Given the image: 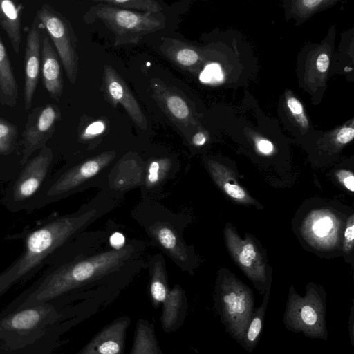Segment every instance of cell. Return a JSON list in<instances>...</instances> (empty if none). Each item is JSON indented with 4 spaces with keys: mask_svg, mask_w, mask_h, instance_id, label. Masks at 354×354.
I'll use <instances>...</instances> for the list:
<instances>
[{
    "mask_svg": "<svg viewBox=\"0 0 354 354\" xmlns=\"http://www.w3.org/2000/svg\"><path fill=\"white\" fill-rule=\"evenodd\" d=\"M140 241H131L120 250H108L77 257L48 274L10 302L0 313L23 309L75 293L76 290L124 274L142 261Z\"/></svg>",
    "mask_w": 354,
    "mask_h": 354,
    "instance_id": "1",
    "label": "cell"
},
{
    "mask_svg": "<svg viewBox=\"0 0 354 354\" xmlns=\"http://www.w3.org/2000/svg\"><path fill=\"white\" fill-rule=\"evenodd\" d=\"M72 295L0 313V354H51L75 318Z\"/></svg>",
    "mask_w": 354,
    "mask_h": 354,
    "instance_id": "2",
    "label": "cell"
},
{
    "mask_svg": "<svg viewBox=\"0 0 354 354\" xmlns=\"http://www.w3.org/2000/svg\"><path fill=\"white\" fill-rule=\"evenodd\" d=\"M102 210V207H86L32 232L26 239L23 254L0 273V296L26 278L48 255L95 220Z\"/></svg>",
    "mask_w": 354,
    "mask_h": 354,
    "instance_id": "3",
    "label": "cell"
},
{
    "mask_svg": "<svg viewBox=\"0 0 354 354\" xmlns=\"http://www.w3.org/2000/svg\"><path fill=\"white\" fill-rule=\"evenodd\" d=\"M95 1L83 19L86 23L101 21L114 34V46L136 44L145 35L165 27V17L161 12H140Z\"/></svg>",
    "mask_w": 354,
    "mask_h": 354,
    "instance_id": "4",
    "label": "cell"
},
{
    "mask_svg": "<svg viewBox=\"0 0 354 354\" xmlns=\"http://www.w3.org/2000/svg\"><path fill=\"white\" fill-rule=\"evenodd\" d=\"M213 299L225 332L240 344L254 308L251 289L234 276L224 273L216 283Z\"/></svg>",
    "mask_w": 354,
    "mask_h": 354,
    "instance_id": "5",
    "label": "cell"
},
{
    "mask_svg": "<svg viewBox=\"0 0 354 354\" xmlns=\"http://www.w3.org/2000/svg\"><path fill=\"white\" fill-rule=\"evenodd\" d=\"M283 322L290 332L302 333L310 339L327 341L326 294L324 289L308 283L304 296L301 297L291 286Z\"/></svg>",
    "mask_w": 354,
    "mask_h": 354,
    "instance_id": "6",
    "label": "cell"
},
{
    "mask_svg": "<svg viewBox=\"0 0 354 354\" xmlns=\"http://www.w3.org/2000/svg\"><path fill=\"white\" fill-rule=\"evenodd\" d=\"M35 18L39 28L44 29L53 41L68 80L75 84L79 57L77 37L70 21L49 3L41 6Z\"/></svg>",
    "mask_w": 354,
    "mask_h": 354,
    "instance_id": "7",
    "label": "cell"
},
{
    "mask_svg": "<svg viewBox=\"0 0 354 354\" xmlns=\"http://www.w3.org/2000/svg\"><path fill=\"white\" fill-rule=\"evenodd\" d=\"M60 119V109L53 104L36 107L28 115L22 133L21 165H25L35 151L46 146V142L55 133L56 124Z\"/></svg>",
    "mask_w": 354,
    "mask_h": 354,
    "instance_id": "8",
    "label": "cell"
},
{
    "mask_svg": "<svg viewBox=\"0 0 354 354\" xmlns=\"http://www.w3.org/2000/svg\"><path fill=\"white\" fill-rule=\"evenodd\" d=\"M224 233L226 245L234 260L260 293L264 295L270 284L265 263L257 248L250 239H241L230 225H226Z\"/></svg>",
    "mask_w": 354,
    "mask_h": 354,
    "instance_id": "9",
    "label": "cell"
},
{
    "mask_svg": "<svg viewBox=\"0 0 354 354\" xmlns=\"http://www.w3.org/2000/svg\"><path fill=\"white\" fill-rule=\"evenodd\" d=\"M151 95L158 106L185 136L197 126L191 105L178 89L159 78L150 82Z\"/></svg>",
    "mask_w": 354,
    "mask_h": 354,
    "instance_id": "10",
    "label": "cell"
},
{
    "mask_svg": "<svg viewBox=\"0 0 354 354\" xmlns=\"http://www.w3.org/2000/svg\"><path fill=\"white\" fill-rule=\"evenodd\" d=\"M102 91L114 107L122 105L133 122L141 129H147V120L137 100L125 81L110 65L105 64L102 75Z\"/></svg>",
    "mask_w": 354,
    "mask_h": 354,
    "instance_id": "11",
    "label": "cell"
},
{
    "mask_svg": "<svg viewBox=\"0 0 354 354\" xmlns=\"http://www.w3.org/2000/svg\"><path fill=\"white\" fill-rule=\"evenodd\" d=\"M114 151H107L86 160L65 172L48 189L47 196L62 194L93 178L115 158Z\"/></svg>",
    "mask_w": 354,
    "mask_h": 354,
    "instance_id": "12",
    "label": "cell"
},
{
    "mask_svg": "<svg viewBox=\"0 0 354 354\" xmlns=\"http://www.w3.org/2000/svg\"><path fill=\"white\" fill-rule=\"evenodd\" d=\"M131 321L119 317L101 328L76 354H125L127 329Z\"/></svg>",
    "mask_w": 354,
    "mask_h": 354,
    "instance_id": "13",
    "label": "cell"
},
{
    "mask_svg": "<svg viewBox=\"0 0 354 354\" xmlns=\"http://www.w3.org/2000/svg\"><path fill=\"white\" fill-rule=\"evenodd\" d=\"M53 158L52 149L45 146L35 157L25 164L13 188L15 201H24L37 191L47 174Z\"/></svg>",
    "mask_w": 354,
    "mask_h": 354,
    "instance_id": "14",
    "label": "cell"
},
{
    "mask_svg": "<svg viewBox=\"0 0 354 354\" xmlns=\"http://www.w3.org/2000/svg\"><path fill=\"white\" fill-rule=\"evenodd\" d=\"M36 18L32 21L26 37L25 48V79L24 100L26 111L32 106L40 73V31Z\"/></svg>",
    "mask_w": 354,
    "mask_h": 354,
    "instance_id": "15",
    "label": "cell"
},
{
    "mask_svg": "<svg viewBox=\"0 0 354 354\" xmlns=\"http://www.w3.org/2000/svg\"><path fill=\"white\" fill-rule=\"evenodd\" d=\"M41 57L44 86L50 96L59 101L64 90L62 69L57 55L46 35L42 39Z\"/></svg>",
    "mask_w": 354,
    "mask_h": 354,
    "instance_id": "16",
    "label": "cell"
},
{
    "mask_svg": "<svg viewBox=\"0 0 354 354\" xmlns=\"http://www.w3.org/2000/svg\"><path fill=\"white\" fill-rule=\"evenodd\" d=\"M188 309L185 292L179 285L169 291L166 300L162 304L160 318L161 326L166 333L178 330L185 322Z\"/></svg>",
    "mask_w": 354,
    "mask_h": 354,
    "instance_id": "17",
    "label": "cell"
},
{
    "mask_svg": "<svg viewBox=\"0 0 354 354\" xmlns=\"http://www.w3.org/2000/svg\"><path fill=\"white\" fill-rule=\"evenodd\" d=\"M160 50L176 66L193 71L201 61V55L194 46L177 39L161 37Z\"/></svg>",
    "mask_w": 354,
    "mask_h": 354,
    "instance_id": "18",
    "label": "cell"
},
{
    "mask_svg": "<svg viewBox=\"0 0 354 354\" xmlns=\"http://www.w3.org/2000/svg\"><path fill=\"white\" fill-rule=\"evenodd\" d=\"M208 169L216 184L232 200L243 204H253L254 200L238 183L232 171L223 165L208 161Z\"/></svg>",
    "mask_w": 354,
    "mask_h": 354,
    "instance_id": "19",
    "label": "cell"
},
{
    "mask_svg": "<svg viewBox=\"0 0 354 354\" xmlns=\"http://www.w3.org/2000/svg\"><path fill=\"white\" fill-rule=\"evenodd\" d=\"M23 8V5L18 2L0 0V26L16 53H19L21 42V15Z\"/></svg>",
    "mask_w": 354,
    "mask_h": 354,
    "instance_id": "20",
    "label": "cell"
},
{
    "mask_svg": "<svg viewBox=\"0 0 354 354\" xmlns=\"http://www.w3.org/2000/svg\"><path fill=\"white\" fill-rule=\"evenodd\" d=\"M18 85L6 51L0 36V99L1 104L9 107L17 105Z\"/></svg>",
    "mask_w": 354,
    "mask_h": 354,
    "instance_id": "21",
    "label": "cell"
},
{
    "mask_svg": "<svg viewBox=\"0 0 354 354\" xmlns=\"http://www.w3.org/2000/svg\"><path fill=\"white\" fill-rule=\"evenodd\" d=\"M129 354H163L153 323L143 318L137 321L133 345Z\"/></svg>",
    "mask_w": 354,
    "mask_h": 354,
    "instance_id": "22",
    "label": "cell"
},
{
    "mask_svg": "<svg viewBox=\"0 0 354 354\" xmlns=\"http://www.w3.org/2000/svg\"><path fill=\"white\" fill-rule=\"evenodd\" d=\"M150 230L158 244L178 262L184 263L187 259L185 246L169 224L158 222L151 226Z\"/></svg>",
    "mask_w": 354,
    "mask_h": 354,
    "instance_id": "23",
    "label": "cell"
},
{
    "mask_svg": "<svg viewBox=\"0 0 354 354\" xmlns=\"http://www.w3.org/2000/svg\"><path fill=\"white\" fill-rule=\"evenodd\" d=\"M270 290V286L268 287L265 292L262 304L259 307L254 308L250 321L240 344L249 353L253 351L260 339L269 300Z\"/></svg>",
    "mask_w": 354,
    "mask_h": 354,
    "instance_id": "24",
    "label": "cell"
},
{
    "mask_svg": "<svg viewBox=\"0 0 354 354\" xmlns=\"http://www.w3.org/2000/svg\"><path fill=\"white\" fill-rule=\"evenodd\" d=\"M170 289L162 258L154 263L151 274L149 294L154 308H158L166 300Z\"/></svg>",
    "mask_w": 354,
    "mask_h": 354,
    "instance_id": "25",
    "label": "cell"
},
{
    "mask_svg": "<svg viewBox=\"0 0 354 354\" xmlns=\"http://www.w3.org/2000/svg\"><path fill=\"white\" fill-rule=\"evenodd\" d=\"M311 221L309 224V233L311 238L318 243H326V240L331 238L335 233V218L332 214L326 212L319 211L315 212L310 216Z\"/></svg>",
    "mask_w": 354,
    "mask_h": 354,
    "instance_id": "26",
    "label": "cell"
},
{
    "mask_svg": "<svg viewBox=\"0 0 354 354\" xmlns=\"http://www.w3.org/2000/svg\"><path fill=\"white\" fill-rule=\"evenodd\" d=\"M100 2L140 12H161L163 8L153 0H97Z\"/></svg>",
    "mask_w": 354,
    "mask_h": 354,
    "instance_id": "27",
    "label": "cell"
},
{
    "mask_svg": "<svg viewBox=\"0 0 354 354\" xmlns=\"http://www.w3.org/2000/svg\"><path fill=\"white\" fill-rule=\"evenodd\" d=\"M17 136V127L0 117V154L6 155L12 151Z\"/></svg>",
    "mask_w": 354,
    "mask_h": 354,
    "instance_id": "28",
    "label": "cell"
},
{
    "mask_svg": "<svg viewBox=\"0 0 354 354\" xmlns=\"http://www.w3.org/2000/svg\"><path fill=\"white\" fill-rule=\"evenodd\" d=\"M106 126V122L103 120L93 121L82 129L79 133L78 139L82 142L95 140L105 132Z\"/></svg>",
    "mask_w": 354,
    "mask_h": 354,
    "instance_id": "29",
    "label": "cell"
},
{
    "mask_svg": "<svg viewBox=\"0 0 354 354\" xmlns=\"http://www.w3.org/2000/svg\"><path fill=\"white\" fill-rule=\"evenodd\" d=\"M286 106L295 120L303 128L308 127V120L301 102L294 96L286 98Z\"/></svg>",
    "mask_w": 354,
    "mask_h": 354,
    "instance_id": "30",
    "label": "cell"
},
{
    "mask_svg": "<svg viewBox=\"0 0 354 354\" xmlns=\"http://www.w3.org/2000/svg\"><path fill=\"white\" fill-rule=\"evenodd\" d=\"M171 162L167 158L153 160L148 168L147 180L149 185H156L162 177L164 171H167Z\"/></svg>",
    "mask_w": 354,
    "mask_h": 354,
    "instance_id": "31",
    "label": "cell"
},
{
    "mask_svg": "<svg viewBox=\"0 0 354 354\" xmlns=\"http://www.w3.org/2000/svg\"><path fill=\"white\" fill-rule=\"evenodd\" d=\"M333 2L324 0H302L295 1L294 9L301 16H308Z\"/></svg>",
    "mask_w": 354,
    "mask_h": 354,
    "instance_id": "32",
    "label": "cell"
},
{
    "mask_svg": "<svg viewBox=\"0 0 354 354\" xmlns=\"http://www.w3.org/2000/svg\"><path fill=\"white\" fill-rule=\"evenodd\" d=\"M354 241V215L351 214L348 218L346 227L344 233V250L346 252H350L353 246Z\"/></svg>",
    "mask_w": 354,
    "mask_h": 354,
    "instance_id": "33",
    "label": "cell"
},
{
    "mask_svg": "<svg viewBox=\"0 0 354 354\" xmlns=\"http://www.w3.org/2000/svg\"><path fill=\"white\" fill-rule=\"evenodd\" d=\"M336 176L346 189L351 192H354V176L352 171L341 169L337 171Z\"/></svg>",
    "mask_w": 354,
    "mask_h": 354,
    "instance_id": "34",
    "label": "cell"
},
{
    "mask_svg": "<svg viewBox=\"0 0 354 354\" xmlns=\"http://www.w3.org/2000/svg\"><path fill=\"white\" fill-rule=\"evenodd\" d=\"M354 129L353 125L341 128L335 136V141L339 145H346L353 140Z\"/></svg>",
    "mask_w": 354,
    "mask_h": 354,
    "instance_id": "35",
    "label": "cell"
},
{
    "mask_svg": "<svg viewBox=\"0 0 354 354\" xmlns=\"http://www.w3.org/2000/svg\"><path fill=\"white\" fill-rule=\"evenodd\" d=\"M223 77L221 68L217 64H212L209 65L206 71L203 74L202 80L205 82H209L212 78L217 81H220Z\"/></svg>",
    "mask_w": 354,
    "mask_h": 354,
    "instance_id": "36",
    "label": "cell"
},
{
    "mask_svg": "<svg viewBox=\"0 0 354 354\" xmlns=\"http://www.w3.org/2000/svg\"><path fill=\"white\" fill-rule=\"evenodd\" d=\"M255 145L257 150L262 154L270 155L274 151L272 143L266 139H259Z\"/></svg>",
    "mask_w": 354,
    "mask_h": 354,
    "instance_id": "37",
    "label": "cell"
},
{
    "mask_svg": "<svg viewBox=\"0 0 354 354\" xmlns=\"http://www.w3.org/2000/svg\"><path fill=\"white\" fill-rule=\"evenodd\" d=\"M109 239L113 249L120 250L125 245V237L121 233L114 232Z\"/></svg>",
    "mask_w": 354,
    "mask_h": 354,
    "instance_id": "38",
    "label": "cell"
},
{
    "mask_svg": "<svg viewBox=\"0 0 354 354\" xmlns=\"http://www.w3.org/2000/svg\"><path fill=\"white\" fill-rule=\"evenodd\" d=\"M329 57L326 53H321L317 58L316 68L317 71L321 73H325L329 66Z\"/></svg>",
    "mask_w": 354,
    "mask_h": 354,
    "instance_id": "39",
    "label": "cell"
},
{
    "mask_svg": "<svg viewBox=\"0 0 354 354\" xmlns=\"http://www.w3.org/2000/svg\"><path fill=\"white\" fill-rule=\"evenodd\" d=\"M191 140L195 146H203L207 140V133L202 130H199L192 136Z\"/></svg>",
    "mask_w": 354,
    "mask_h": 354,
    "instance_id": "40",
    "label": "cell"
},
{
    "mask_svg": "<svg viewBox=\"0 0 354 354\" xmlns=\"http://www.w3.org/2000/svg\"><path fill=\"white\" fill-rule=\"evenodd\" d=\"M348 330L350 342L354 346V305L352 304L348 321Z\"/></svg>",
    "mask_w": 354,
    "mask_h": 354,
    "instance_id": "41",
    "label": "cell"
},
{
    "mask_svg": "<svg viewBox=\"0 0 354 354\" xmlns=\"http://www.w3.org/2000/svg\"><path fill=\"white\" fill-rule=\"evenodd\" d=\"M0 104H1V99H0Z\"/></svg>",
    "mask_w": 354,
    "mask_h": 354,
    "instance_id": "42",
    "label": "cell"
}]
</instances>
